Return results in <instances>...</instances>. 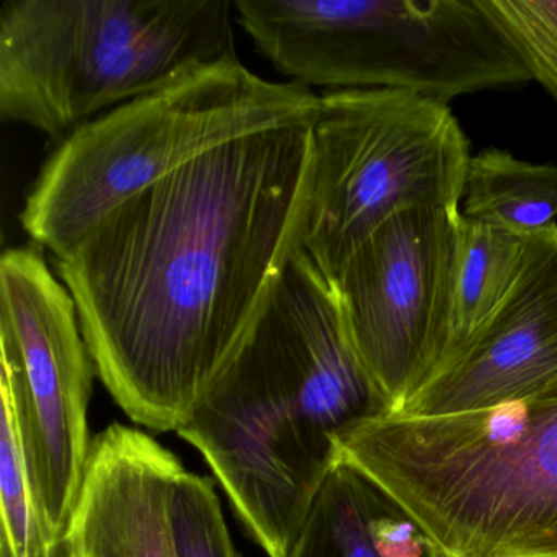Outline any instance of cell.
Here are the masks:
<instances>
[{
    "mask_svg": "<svg viewBox=\"0 0 557 557\" xmlns=\"http://www.w3.org/2000/svg\"><path fill=\"white\" fill-rule=\"evenodd\" d=\"M257 50L299 86L406 90L448 106L531 77L479 0H234Z\"/></svg>",
    "mask_w": 557,
    "mask_h": 557,
    "instance_id": "8992f818",
    "label": "cell"
},
{
    "mask_svg": "<svg viewBox=\"0 0 557 557\" xmlns=\"http://www.w3.org/2000/svg\"><path fill=\"white\" fill-rule=\"evenodd\" d=\"M169 520L175 556L240 557L213 482L185 468L172 484Z\"/></svg>",
    "mask_w": 557,
    "mask_h": 557,
    "instance_id": "e0dca14e",
    "label": "cell"
},
{
    "mask_svg": "<svg viewBox=\"0 0 557 557\" xmlns=\"http://www.w3.org/2000/svg\"><path fill=\"white\" fill-rule=\"evenodd\" d=\"M531 81L557 100V0H479Z\"/></svg>",
    "mask_w": 557,
    "mask_h": 557,
    "instance_id": "2e32d148",
    "label": "cell"
},
{
    "mask_svg": "<svg viewBox=\"0 0 557 557\" xmlns=\"http://www.w3.org/2000/svg\"><path fill=\"white\" fill-rule=\"evenodd\" d=\"M461 211L384 221L331 285L355 354L397 413L442 370L451 341Z\"/></svg>",
    "mask_w": 557,
    "mask_h": 557,
    "instance_id": "9c48e42d",
    "label": "cell"
},
{
    "mask_svg": "<svg viewBox=\"0 0 557 557\" xmlns=\"http://www.w3.org/2000/svg\"><path fill=\"white\" fill-rule=\"evenodd\" d=\"M387 413L331 282L298 250L239 350L177 430L269 557H288L342 433Z\"/></svg>",
    "mask_w": 557,
    "mask_h": 557,
    "instance_id": "7a4b0ae2",
    "label": "cell"
},
{
    "mask_svg": "<svg viewBox=\"0 0 557 557\" xmlns=\"http://www.w3.org/2000/svg\"><path fill=\"white\" fill-rule=\"evenodd\" d=\"M58 557H64L63 553H61V547H60V553H58Z\"/></svg>",
    "mask_w": 557,
    "mask_h": 557,
    "instance_id": "ac0fdd59",
    "label": "cell"
},
{
    "mask_svg": "<svg viewBox=\"0 0 557 557\" xmlns=\"http://www.w3.org/2000/svg\"><path fill=\"white\" fill-rule=\"evenodd\" d=\"M338 461L389 495L448 557H557V374L520 399L442 417L381 413Z\"/></svg>",
    "mask_w": 557,
    "mask_h": 557,
    "instance_id": "3957f363",
    "label": "cell"
},
{
    "mask_svg": "<svg viewBox=\"0 0 557 557\" xmlns=\"http://www.w3.org/2000/svg\"><path fill=\"white\" fill-rule=\"evenodd\" d=\"M184 469L168 448L113 423L94 438L89 468L61 553L64 557H177L169 520Z\"/></svg>",
    "mask_w": 557,
    "mask_h": 557,
    "instance_id": "8fae6325",
    "label": "cell"
},
{
    "mask_svg": "<svg viewBox=\"0 0 557 557\" xmlns=\"http://www.w3.org/2000/svg\"><path fill=\"white\" fill-rule=\"evenodd\" d=\"M468 220L484 221L518 236H533L557 220V165L530 164L488 148L471 158L466 178Z\"/></svg>",
    "mask_w": 557,
    "mask_h": 557,
    "instance_id": "4fadbf2b",
    "label": "cell"
},
{
    "mask_svg": "<svg viewBox=\"0 0 557 557\" xmlns=\"http://www.w3.org/2000/svg\"><path fill=\"white\" fill-rule=\"evenodd\" d=\"M471 151L446 103L406 90H332L311 125L302 250L332 282L400 211H461Z\"/></svg>",
    "mask_w": 557,
    "mask_h": 557,
    "instance_id": "52a82bcc",
    "label": "cell"
},
{
    "mask_svg": "<svg viewBox=\"0 0 557 557\" xmlns=\"http://www.w3.org/2000/svg\"><path fill=\"white\" fill-rule=\"evenodd\" d=\"M557 374V224L528 236L513 288L494 314L400 410L442 417L520 399Z\"/></svg>",
    "mask_w": 557,
    "mask_h": 557,
    "instance_id": "30bf717a",
    "label": "cell"
},
{
    "mask_svg": "<svg viewBox=\"0 0 557 557\" xmlns=\"http://www.w3.org/2000/svg\"><path fill=\"white\" fill-rule=\"evenodd\" d=\"M0 396L60 549L92 455L87 413L97 370L73 295L35 247H11L0 259Z\"/></svg>",
    "mask_w": 557,
    "mask_h": 557,
    "instance_id": "ba28073f",
    "label": "cell"
},
{
    "mask_svg": "<svg viewBox=\"0 0 557 557\" xmlns=\"http://www.w3.org/2000/svg\"><path fill=\"white\" fill-rule=\"evenodd\" d=\"M319 96L273 83L239 58L201 64L61 139L28 191L21 224L66 259L116 205L205 152L243 136L311 125Z\"/></svg>",
    "mask_w": 557,
    "mask_h": 557,
    "instance_id": "277c9868",
    "label": "cell"
},
{
    "mask_svg": "<svg viewBox=\"0 0 557 557\" xmlns=\"http://www.w3.org/2000/svg\"><path fill=\"white\" fill-rule=\"evenodd\" d=\"M311 125L205 152L57 260L97 374L138 425L181 429L302 249Z\"/></svg>",
    "mask_w": 557,
    "mask_h": 557,
    "instance_id": "6da1fadb",
    "label": "cell"
},
{
    "mask_svg": "<svg viewBox=\"0 0 557 557\" xmlns=\"http://www.w3.org/2000/svg\"><path fill=\"white\" fill-rule=\"evenodd\" d=\"M288 557L448 556L389 495L337 461Z\"/></svg>",
    "mask_w": 557,
    "mask_h": 557,
    "instance_id": "7c38bea8",
    "label": "cell"
},
{
    "mask_svg": "<svg viewBox=\"0 0 557 557\" xmlns=\"http://www.w3.org/2000/svg\"><path fill=\"white\" fill-rule=\"evenodd\" d=\"M0 557H58L32 491L11 406L2 399L0 425Z\"/></svg>",
    "mask_w": 557,
    "mask_h": 557,
    "instance_id": "9a60e30c",
    "label": "cell"
},
{
    "mask_svg": "<svg viewBox=\"0 0 557 557\" xmlns=\"http://www.w3.org/2000/svg\"><path fill=\"white\" fill-rule=\"evenodd\" d=\"M527 239L461 214L451 341L445 364L458 355L513 288L523 265Z\"/></svg>",
    "mask_w": 557,
    "mask_h": 557,
    "instance_id": "5bb4252c",
    "label": "cell"
},
{
    "mask_svg": "<svg viewBox=\"0 0 557 557\" xmlns=\"http://www.w3.org/2000/svg\"><path fill=\"white\" fill-rule=\"evenodd\" d=\"M230 0H5L0 115L64 139L201 64L237 58Z\"/></svg>",
    "mask_w": 557,
    "mask_h": 557,
    "instance_id": "5b68a950",
    "label": "cell"
}]
</instances>
